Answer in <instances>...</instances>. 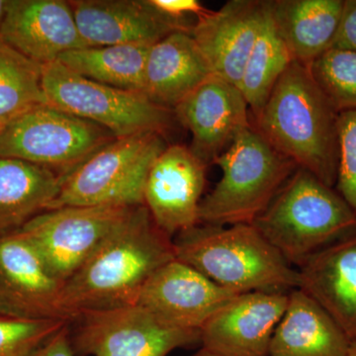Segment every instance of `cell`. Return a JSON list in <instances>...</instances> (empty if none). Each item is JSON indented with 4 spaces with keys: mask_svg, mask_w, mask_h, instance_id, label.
I'll return each mask as SVG.
<instances>
[{
    "mask_svg": "<svg viewBox=\"0 0 356 356\" xmlns=\"http://www.w3.org/2000/svg\"><path fill=\"white\" fill-rule=\"evenodd\" d=\"M175 259L173 240L159 228L146 206H135L69 280L60 295L72 322L88 312L135 305L154 273Z\"/></svg>",
    "mask_w": 356,
    "mask_h": 356,
    "instance_id": "6da1fadb",
    "label": "cell"
},
{
    "mask_svg": "<svg viewBox=\"0 0 356 356\" xmlns=\"http://www.w3.org/2000/svg\"><path fill=\"white\" fill-rule=\"evenodd\" d=\"M337 120L339 113L308 67L293 62L252 125L297 168L334 188L339 166Z\"/></svg>",
    "mask_w": 356,
    "mask_h": 356,
    "instance_id": "7a4b0ae2",
    "label": "cell"
},
{
    "mask_svg": "<svg viewBox=\"0 0 356 356\" xmlns=\"http://www.w3.org/2000/svg\"><path fill=\"white\" fill-rule=\"evenodd\" d=\"M175 259L225 289L285 292L299 286V273L254 225L202 224L173 240Z\"/></svg>",
    "mask_w": 356,
    "mask_h": 356,
    "instance_id": "3957f363",
    "label": "cell"
},
{
    "mask_svg": "<svg viewBox=\"0 0 356 356\" xmlns=\"http://www.w3.org/2000/svg\"><path fill=\"white\" fill-rule=\"evenodd\" d=\"M252 225L290 264L299 267L355 233L356 212L334 187L297 168Z\"/></svg>",
    "mask_w": 356,
    "mask_h": 356,
    "instance_id": "277c9868",
    "label": "cell"
},
{
    "mask_svg": "<svg viewBox=\"0 0 356 356\" xmlns=\"http://www.w3.org/2000/svg\"><path fill=\"white\" fill-rule=\"evenodd\" d=\"M214 163L222 177L201 201L199 222L219 226L254 224L298 168L252 125Z\"/></svg>",
    "mask_w": 356,
    "mask_h": 356,
    "instance_id": "5b68a950",
    "label": "cell"
},
{
    "mask_svg": "<svg viewBox=\"0 0 356 356\" xmlns=\"http://www.w3.org/2000/svg\"><path fill=\"white\" fill-rule=\"evenodd\" d=\"M168 146L165 136L159 133L116 138L62 177L50 209L143 205L147 175Z\"/></svg>",
    "mask_w": 356,
    "mask_h": 356,
    "instance_id": "8992f818",
    "label": "cell"
},
{
    "mask_svg": "<svg viewBox=\"0 0 356 356\" xmlns=\"http://www.w3.org/2000/svg\"><path fill=\"white\" fill-rule=\"evenodd\" d=\"M43 88L49 104L102 126L116 138L149 132L165 136L177 122L172 110L144 93L96 83L58 60L44 65Z\"/></svg>",
    "mask_w": 356,
    "mask_h": 356,
    "instance_id": "52a82bcc",
    "label": "cell"
},
{
    "mask_svg": "<svg viewBox=\"0 0 356 356\" xmlns=\"http://www.w3.org/2000/svg\"><path fill=\"white\" fill-rule=\"evenodd\" d=\"M116 137L92 122L40 105L0 131V156L49 168L64 177Z\"/></svg>",
    "mask_w": 356,
    "mask_h": 356,
    "instance_id": "ba28073f",
    "label": "cell"
},
{
    "mask_svg": "<svg viewBox=\"0 0 356 356\" xmlns=\"http://www.w3.org/2000/svg\"><path fill=\"white\" fill-rule=\"evenodd\" d=\"M132 207L69 206L40 213L19 231L60 282L90 259Z\"/></svg>",
    "mask_w": 356,
    "mask_h": 356,
    "instance_id": "9c48e42d",
    "label": "cell"
},
{
    "mask_svg": "<svg viewBox=\"0 0 356 356\" xmlns=\"http://www.w3.org/2000/svg\"><path fill=\"white\" fill-rule=\"evenodd\" d=\"M72 337L74 353L84 356H168L201 343V332L161 323L137 304L88 312L77 317ZM72 321V322H74Z\"/></svg>",
    "mask_w": 356,
    "mask_h": 356,
    "instance_id": "30bf717a",
    "label": "cell"
},
{
    "mask_svg": "<svg viewBox=\"0 0 356 356\" xmlns=\"http://www.w3.org/2000/svg\"><path fill=\"white\" fill-rule=\"evenodd\" d=\"M172 111L178 123L191 133L192 153L207 165L252 126L250 107L241 89L214 74Z\"/></svg>",
    "mask_w": 356,
    "mask_h": 356,
    "instance_id": "8fae6325",
    "label": "cell"
},
{
    "mask_svg": "<svg viewBox=\"0 0 356 356\" xmlns=\"http://www.w3.org/2000/svg\"><path fill=\"white\" fill-rule=\"evenodd\" d=\"M62 288L63 283L19 231L0 235V314L69 321L60 306Z\"/></svg>",
    "mask_w": 356,
    "mask_h": 356,
    "instance_id": "7c38bea8",
    "label": "cell"
},
{
    "mask_svg": "<svg viewBox=\"0 0 356 356\" xmlns=\"http://www.w3.org/2000/svg\"><path fill=\"white\" fill-rule=\"evenodd\" d=\"M207 166L184 145L168 146L152 165L144 205L170 238L199 224Z\"/></svg>",
    "mask_w": 356,
    "mask_h": 356,
    "instance_id": "4fadbf2b",
    "label": "cell"
},
{
    "mask_svg": "<svg viewBox=\"0 0 356 356\" xmlns=\"http://www.w3.org/2000/svg\"><path fill=\"white\" fill-rule=\"evenodd\" d=\"M236 295L175 259L151 276L136 304L163 324L201 331L203 325Z\"/></svg>",
    "mask_w": 356,
    "mask_h": 356,
    "instance_id": "5bb4252c",
    "label": "cell"
},
{
    "mask_svg": "<svg viewBox=\"0 0 356 356\" xmlns=\"http://www.w3.org/2000/svg\"><path fill=\"white\" fill-rule=\"evenodd\" d=\"M289 292L236 295L201 329L202 348L218 356H269Z\"/></svg>",
    "mask_w": 356,
    "mask_h": 356,
    "instance_id": "9a60e30c",
    "label": "cell"
},
{
    "mask_svg": "<svg viewBox=\"0 0 356 356\" xmlns=\"http://www.w3.org/2000/svg\"><path fill=\"white\" fill-rule=\"evenodd\" d=\"M70 4L88 47L153 46L172 33H191L194 25L168 17L149 0H72Z\"/></svg>",
    "mask_w": 356,
    "mask_h": 356,
    "instance_id": "2e32d148",
    "label": "cell"
},
{
    "mask_svg": "<svg viewBox=\"0 0 356 356\" xmlns=\"http://www.w3.org/2000/svg\"><path fill=\"white\" fill-rule=\"evenodd\" d=\"M0 39L43 65L65 51L88 47L65 0H8Z\"/></svg>",
    "mask_w": 356,
    "mask_h": 356,
    "instance_id": "e0dca14e",
    "label": "cell"
},
{
    "mask_svg": "<svg viewBox=\"0 0 356 356\" xmlns=\"http://www.w3.org/2000/svg\"><path fill=\"white\" fill-rule=\"evenodd\" d=\"M264 13V0H229L197 18L191 36L213 74L238 88Z\"/></svg>",
    "mask_w": 356,
    "mask_h": 356,
    "instance_id": "ac0fdd59",
    "label": "cell"
},
{
    "mask_svg": "<svg viewBox=\"0 0 356 356\" xmlns=\"http://www.w3.org/2000/svg\"><path fill=\"white\" fill-rule=\"evenodd\" d=\"M299 289L356 341V232L312 255L297 268Z\"/></svg>",
    "mask_w": 356,
    "mask_h": 356,
    "instance_id": "d6986e66",
    "label": "cell"
},
{
    "mask_svg": "<svg viewBox=\"0 0 356 356\" xmlns=\"http://www.w3.org/2000/svg\"><path fill=\"white\" fill-rule=\"evenodd\" d=\"M211 74L191 33H172L149 48L143 93L159 106L173 110Z\"/></svg>",
    "mask_w": 356,
    "mask_h": 356,
    "instance_id": "ffe728a7",
    "label": "cell"
},
{
    "mask_svg": "<svg viewBox=\"0 0 356 356\" xmlns=\"http://www.w3.org/2000/svg\"><path fill=\"white\" fill-rule=\"evenodd\" d=\"M344 0H266L269 17L293 62L309 67L332 48Z\"/></svg>",
    "mask_w": 356,
    "mask_h": 356,
    "instance_id": "44dd1931",
    "label": "cell"
},
{
    "mask_svg": "<svg viewBox=\"0 0 356 356\" xmlns=\"http://www.w3.org/2000/svg\"><path fill=\"white\" fill-rule=\"evenodd\" d=\"M350 341L299 288L289 292L284 315L271 339L269 356H348Z\"/></svg>",
    "mask_w": 356,
    "mask_h": 356,
    "instance_id": "7402d4cb",
    "label": "cell"
},
{
    "mask_svg": "<svg viewBox=\"0 0 356 356\" xmlns=\"http://www.w3.org/2000/svg\"><path fill=\"white\" fill-rule=\"evenodd\" d=\"M60 182L62 177L49 168L0 156V235L17 231L50 209Z\"/></svg>",
    "mask_w": 356,
    "mask_h": 356,
    "instance_id": "603a6c76",
    "label": "cell"
},
{
    "mask_svg": "<svg viewBox=\"0 0 356 356\" xmlns=\"http://www.w3.org/2000/svg\"><path fill=\"white\" fill-rule=\"evenodd\" d=\"M145 44L86 47L65 51L58 62L74 74L123 90L144 91L149 48Z\"/></svg>",
    "mask_w": 356,
    "mask_h": 356,
    "instance_id": "cb8c5ba5",
    "label": "cell"
},
{
    "mask_svg": "<svg viewBox=\"0 0 356 356\" xmlns=\"http://www.w3.org/2000/svg\"><path fill=\"white\" fill-rule=\"evenodd\" d=\"M264 4V22L243 67L238 86L252 117L264 108L274 86L293 63L289 51L274 29L266 0Z\"/></svg>",
    "mask_w": 356,
    "mask_h": 356,
    "instance_id": "d4e9b609",
    "label": "cell"
},
{
    "mask_svg": "<svg viewBox=\"0 0 356 356\" xmlns=\"http://www.w3.org/2000/svg\"><path fill=\"white\" fill-rule=\"evenodd\" d=\"M44 65L0 39V126L40 105L48 104L43 88Z\"/></svg>",
    "mask_w": 356,
    "mask_h": 356,
    "instance_id": "484cf974",
    "label": "cell"
},
{
    "mask_svg": "<svg viewBox=\"0 0 356 356\" xmlns=\"http://www.w3.org/2000/svg\"><path fill=\"white\" fill-rule=\"evenodd\" d=\"M308 69L337 113L356 111V51L330 49Z\"/></svg>",
    "mask_w": 356,
    "mask_h": 356,
    "instance_id": "4316f807",
    "label": "cell"
},
{
    "mask_svg": "<svg viewBox=\"0 0 356 356\" xmlns=\"http://www.w3.org/2000/svg\"><path fill=\"white\" fill-rule=\"evenodd\" d=\"M65 320H30L0 314V356H33Z\"/></svg>",
    "mask_w": 356,
    "mask_h": 356,
    "instance_id": "83f0119b",
    "label": "cell"
},
{
    "mask_svg": "<svg viewBox=\"0 0 356 356\" xmlns=\"http://www.w3.org/2000/svg\"><path fill=\"white\" fill-rule=\"evenodd\" d=\"M339 166L334 189L356 212V111L339 114Z\"/></svg>",
    "mask_w": 356,
    "mask_h": 356,
    "instance_id": "f1b7e54d",
    "label": "cell"
},
{
    "mask_svg": "<svg viewBox=\"0 0 356 356\" xmlns=\"http://www.w3.org/2000/svg\"><path fill=\"white\" fill-rule=\"evenodd\" d=\"M149 2L159 13L180 22L188 23L189 18L197 19L209 11L197 0H149Z\"/></svg>",
    "mask_w": 356,
    "mask_h": 356,
    "instance_id": "f546056e",
    "label": "cell"
},
{
    "mask_svg": "<svg viewBox=\"0 0 356 356\" xmlns=\"http://www.w3.org/2000/svg\"><path fill=\"white\" fill-rule=\"evenodd\" d=\"M331 49L356 51V0H344L341 24Z\"/></svg>",
    "mask_w": 356,
    "mask_h": 356,
    "instance_id": "4dcf8cb0",
    "label": "cell"
},
{
    "mask_svg": "<svg viewBox=\"0 0 356 356\" xmlns=\"http://www.w3.org/2000/svg\"><path fill=\"white\" fill-rule=\"evenodd\" d=\"M69 325L49 337L33 356H74Z\"/></svg>",
    "mask_w": 356,
    "mask_h": 356,
    "instance_id": "1f68e13d",
    "label": "cell"
},
{
    "mask_svg": "<svg viewBox=\"0 0 356 356\" xmlns=\"http://www.w3.org/2000/svg\"><path fill=\"white\" fill-rule=\"evenodd\" d=\"M7 4H8V0H0V30L6 17Z\"/></svg>",
    "mask_w": 356,
    "mask_h": 356,
    "instance_id": "d6a6232c",
    "label": "cell"
},
{
    "mask_svg": "<svg viewBox=\"0 0 356 356\" xmlns=\"http://www.w3.org/2000/svg\"><path fill=\"white\" fill-rule=\"evenodd\" d=\"M191 356H218L215 355V353H211V351L206 350V348H202L201 346L200 350L197 351V353H194Z\"/></svg>",
    "mask_w": 356,
    "mask_h": 356,
    "instance_id": "836d02e7",
    "label": "cell"
},
{
    "mask_svg": "<svg viewBox=\"0 0 356 356\" xmlns=\"http://www.w3.org/2000/svg\"><path fill=\"white\" fill-rule=\"evenodd\" d=\"M348 356H356V341L351 343Z\"/></svg>",
    "mask_w": 356,
    "mask_h": 356,
    "instance_id": "e575fe53",
    "label": "cell"
},
{
    "mask_svg": "<svg viewBox=\"0 0 356 356\" xmlns=\"http://www.w3.org/2000/svg\"><path fill=\"white\" fill-rule=\"evenodd\" d=\"M1 129H2V127H1V126H0V131H1Z\"/></svg>",
    "mask_w": 356,
    "mask_h": 356,
    "instance_id": "d590c367",
    "label": "cell"
}]
</instances>
